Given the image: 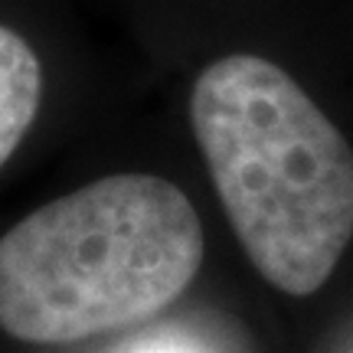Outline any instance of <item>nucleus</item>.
I'll list each match as a JSON object with an SVG mask.
<instances>
[{
  "label": "nucleus",
  "mask_w": 353,
  "mask_h": 353,
  "mask_svg": "<svg viewBox=\"0 0 353 353\" xmlns=\"http://www.w3.org/2000/svg\"><path fill=\"white\" fill-rule=\"evenodd\" d=\"M219 203L259 275L285 294H314L353 239V151L281 65L236 52L190 92Z\"/></svg>",
  "instance_id": "f257e3e1"
},
{
  "label": "nucleus",
  "mask_w": 353,
  "mask_h": 353,
  "mask_svg": "<svg viewBox=\"0 0 353 353\" xmlns=\"http://www.w3.org/2000/svg\"><path fill=\"white\" fill-rule=\"evenodd\" d=\"M203 265L187 193L112 174L23 216L0 239V327L23 343H76L134 327L176 301Z\"/></svg>",
  "instance_id": "f03ea898"
},
{
  "label": "nucleus",
  "mask_w": 353,
  "mask_h": 353,
  "mask_svg": "<svg viewBox=\"0 0 353 353\" xmlns=\"http://www.w3.org/2000/svg\"><path fill=\"white\" fill-rule=\"evenodd\" d=\"M43 99V65L17 30L0 26V167L30 131Z\"/></svg>",
  "instance_id": "7ed1b4c3"
},
{
  "label": "nucleus",
  "mask_w": 353,
  "mask_h": 353,
  "mask_svg": "<svg viewBox=\"0 0 353 353\" xmlns=\"http://www.w3.org/2000/svg\"><path fill=\"white\" fill-rule=\"evenodd\" d=\"M141 353H180V350H141Z\"/></svg>",
  "instance_id": "20e7f679"
}]
</instances>
